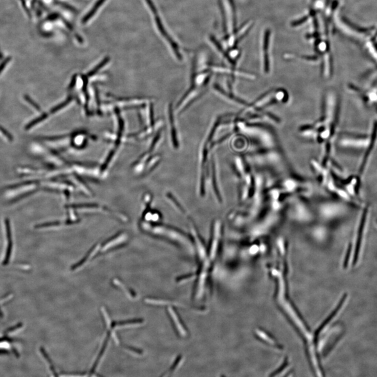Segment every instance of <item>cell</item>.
I'll use <instances>...</instances> for the list:
<instances>
[{"instance_id":"6da1fadb","label":"cell","mask_w":377,"mask_h":377,"mask_svg":"<svg viewBox=\"0 0 377 377\" xmlns=\"http://www.w3.org/2000/svg\"><path fill=\"white\" fill-rule=\"evenodd\" d=\"M142 229L152 236L167 240L184 248L194 251L193 240L184 232L173 227L158 224L142 222Z\"/></svg>"},{"instance_id":"7a4b0ae2","label":"cell","mask_w":377,"mask_h":377,"mask_svg":"<svg viewBox=\"0 0 377 377\" xmlns=\"http://www.w3.org/2000/svg\"><path fill=\"white\" fill-rule=\"evenodd\" d=\"M371 139V133L364 134L348 132L339 140L338 144L342 148L364 152L368 147Z\"/></svg>"},{"instance_id":"3957f363","label":"cell","mask_w":377,"mask_h":377,"mask_svg":"<svg viewBox=\"0 0 377 377\" xmlns=\"http://www.w3.org/2000/svg\"><path fill=\"white\" fill-rule=\"evenodd\" d=\"M208 88L190 84L186 91L177 103L175 110L177 115H182L190 108L198 99L206 92Z\"/></svg>"},{"instance_id":"277c9868","label":"cell","mask_w":377,"mask_h":377,"mask_svg":"<svg viewBox=\"0 0 377 377\" xmlns=\"http://www.w3.org/2000/svg\"><path fill=\"white\" fill-rule=\"evenodd\" d=\"M222 236V224L219 220L214 221L212 228V236L208 252L209 260H214L216 257Z\"/></svg>"},{"instance_id":"5b68a950","label":"cell","mask_w":377,"mask_h":377,"mask_svg":"<svg viewBox=\"0 0 377 377\" xmlns=\"http://www.w3.org/2000/svg\"><path fill=\"white\" fill-rule=\"evenodd\" d=\"M167 116L168 121L170 136L172 147L177 150L180 148V143L178 128L174 116V110L172 102L168 104L167 108Z\"/></svg>"},{"instance_id":"8992f818","label":"cell","mask_w":377,"mask_h":377,"mask_svg":"<svg viewBox=\"0 0 377 377\" xmlns=\"http://www.w3.org/2000/svg\"><path fill=\"white\" fill-rule=\"evenodd\" d=\"M371 132L372 139L370 145L364 152V157L360 168V173L362 174L366 168L372 153L377 146V120L374 121Z\"/></svg>"},{"instance_id":"52a82bcc","label":"cell","mask_w":377,"mask_h":377,"mask_svg":"<svg viewBox=\"0 0 377 377\" xmlns=\"http://www.w3.org/2000/svg\"><path fill=\"white\" fill-rule=\"evenodd\" d=\"M212 88L217 94L222 98L226 100L228 102L238 104V106H248V104L244 100L236 96L232 90H228V91L226 90L218 84L216 83H214L213 84Z\"/></svg>"},{"instance_id":"ba28073f","label":"cell","mask_w":377,"mask_h":377,"mask_svg":"<svg viewBox=\"0 0 377 377\" xmlns=\"http://www.w3.org/2000/svg\"><path fill=\"white\" fill-rule=\"evenodd\" d=\"M191 234L194 238L192 240L194 248L196 249L198 258L202 261L206 260L207 259L208 252H206V247L202 237L193 224L191 226Z\"/></svg>"},{"instance_id":"9c48e42d","label":"cell","mask_w":377,"mask_h":377,"mask_svg":"<svg viewBox=\"0 0 377 377\" xmlns=\"http://www.w3.org/2000/svg\"><path fill=\"white\" fill-rule=\"evenodd\" d=\"M212 72H216L218 74H223L230 75H232L234 76H241L242 78H246L253 79V76L247 73L238 72L236 70H231L230 68H223V66H208V68Z\"/></svg>"},{"instance_id":"30bf717a","label":"cell","mask_w":377,"mask_h":377,"mask_svg":"<svg viewBox=\"0 0 377 377\" xmlns=\"http://www.w3.org/2000/svg\"><path fill=\"white\" fill-rule=\"evenodd\" d=\"M368 209H366L362 214V218L361 220V223L358 228V236L356 242V254H354V261L357 262L358 260V255L360 253V247L361 246V244L362 241V238L364 234V229L366 224V221L368 216Z\"/></svg>"},{"instance_id":"8fae6325","label":"cell","mask_w":377,"mask_h":377,"mask_svg":"<svg viewBox=\"0 0 377 377\" xmlns=\"http://www.w3.org/2000/svg\"><path fill=\"white\" fill-rule=\"evenodd\" d=\"M162 160V156L160 154H152L148 158L146 164V172H150L156 168Z\"/></svg>"},{"instance_id":"7c38bea8","label":"cell","mask_w":377,"mask_h":377,"mask_svg":"<svg viewBox=\"0 0 377 377\" xmlns=\"http://www.w3.org/2000/svg\"><path fill=\"white\" fill-rule=\"evenodd\" d=\"M169 312L172 318L173 319L174 324L176 326L177 329H178V332H180V334H182L183 336L185 335L186 334V330L182 324L181 320H180L178 316H177L173 308H170Z\"/></svg>"},{"instance_id":"4fadbf2b","label":"cell","mask_w":377,"mask_h":377,"mask_svg":"<svg viewBox=\"0 0 377 377\" xmlns=\"http://www.w3.org/2000/svg\"><path fill=\"white\" fill-rule=\"evenodd\" d=\"M106 0H98V2L94 4L92 9L88 12L82 20L83 24H86L96 14L100 8Z\"/></svg>"},{"instance_id":"5bb4252c","label":"cell","mask_w":377,"mask_h":377,"mask_svg":"<svg viewBox=\"0 0 377 377\" xmlns=\"http://www.w3.org/2000/svg\"><path fill=\"white\" fill-rule=\"evenodd\" d=\"M167 198L169 200L170 202L172 205H174V208H176V209H177L178 212H180L182 214H185V210L184 209L183 207L181 204H180L178 201L176 200V199L174 196H172V194H168L167 195Z\"/></svg>"},{"instance_id":"9a60e30c","label":"cell","mask_w":377,"mask_h":377,"mask_svg":"<svg viewBox=\"0 0 377 377\" xmlns=\"http://www.w3.org/2000/svg\"><path fill=\"white\" fill-rule=\"evenodd\" d=\"M114 282L116 286H118L120 288H122V289H124V290L126 292L128 293V294L130 296H132V298L136 297V294L134 292H133L132 290L128 289V288L124 284L120 282V280H114Z\"/></svg>"}]
</instances>
